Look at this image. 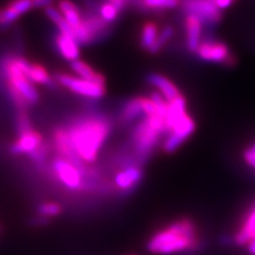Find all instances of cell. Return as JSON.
Masks as SVG:
<instances>
[{
	"instance_id": "obj_10",
	"label": "cell",
	"mask_w": 255,
	"mask_h": 255,
	"mask_svg": "<svg viewBox=\"0 0 255 255\" xmlns=\"http://www.w3.org/2000/svg\"><path fill=\"white\" fill-rule=\"evenodd\" d=\"M255 241V201L248 207L237 230L232 235V242L238 247H247Z\"/></svg>"
},
{
	"instance_id": "obj_17",
	"label": "cell",
	"mask_w": 255,
	"mask_h": 255,
	"mask_svg": "<svg viewBox=\"0 0 255 255\" xmlns=\"http://www.w3.org/2000/svg\"><path fill=\"white\" fill-rule=\"evenodd\" d=\"M147 81L149 82V84L156 87L157 91L164 96L167 101H171L182 95L175 84L163 75L155 73L149 74L147 76Z\"/></svg>"
},
{
	"instance_id": "obj_14",
	"label": "cell",
	"mask_w": 255,
	"mask_h": 255,
	"mask_svg": "<svg viewBox=\"0 0 255 255\" xmlns=\"http://www.w3.org/2000/svg\"><path fill=\"white\" fill-rule=\"evenodd\" d=\"M184 27L186 33V45L190 52L197 51L199 45L201 43L202 28L203 23L198 17L194 15H185L184 17Z\"/></svg>"
},
{
	"instance_id": "obj_15",
	"label": "cell",
	"mask_w": 255,
	"mask_h": 255,
	"mask_svg": "<svg viewBox=\"0 0 255 255\" xmlns=\"http://www.w3.org/2000/svg\"><path fill=\"white\" fill-rule=\"evenodd\" d=\"M17 63L20 66L21 70L25 73V75L28 77V79L32 83L43 84L47 86H53L54 82L50 78L49 74L47 73V70L38 64H31L25 59L17 58Z\"/></svg>"
},
{
	"instance_id": "obj_5",
	"label": "cell",
	"mask_w": 255,
	"mask_h": 255,
	"mask_svg": "<svg viewBox=\"0 0 255 255\" xmlns=\"http://www.w3.org/2000/svg\"><path fill=\"white\" fill-rule=\"evenodd\" d=\"M196 54L202 61L223 64L228 67L235 66L236 64V58L230 52L229 46L213 38L201 41Z\"/></svg>"
},
{
	"instance_id": "obj_25",
	"label": "cell",
	"mask_w": 255,
	"mask_h": 255,
	"mask_svg": "<svg viewBox=\"0 0 255 255\" xmlns=\"http://www.w3.org/2000/svg\"><path fill=\"white\" fill-rule=\"evenodd\" d=\"M62 213V206L55 202H45L37 207L38 216L50 218L59 216Z\"/></svg>"
},
{
	"instance_id": "obj_24",
	"label": "cell",
	"mask_w": 255,
	"mask_h": 255,
	"mask_svg": "<svg viewBox=\"0 0 255 255\" xmlns=\"http://www.w3.org/2000/svg\"><path fill=\"white\" fill-rule=\"evenodd\" d=\"M173 29L172 27L170 26H166L165 28H163V30L161 31V33H158L157 35V38L155 43L153 44V46L150 48L149 52L151 54H155L157 52L161 51L162 48L165 46V44L169 41V39L171 38V36L173 35Z\"/></svg>"
},
{
	"instance_id": "obj_27",
	"label": "cell",
	"mask_w": 255,
	"mask_h": 255,
	"mask_svg": "<svg viewBox=\"0 0 255 255\" xmlns=\"http://www.w3.org/2000/svg\"><path fill=\"white\" fill-rule=\"evenodd\" d=\"M243 157L246 164L255 170V142L251 143L244 150Z\"/></svg>"
},
{
	"instance_id": "obj_21",
	"label": "cell",
	"mask_w": 255,
	"mask_h": 255,
	"mask_svg": "<svg viewBox=\"0 0 255 255\" xmlns=\"http://www.w3.org/2000/svg\"><path fill=\"white\" fill-rule=\"evenodd\" d=\"M45 14L47 15V17L54 23V25H57L61 33L75 36L74 29L70 27V25L66 21V19L64 18V16L62 15L59 9L50 5L45 9Z\"/></svg>"
},
{
	"instance_id": "obj_18",
	"label": "cell",
	"mask_w": 255,
	"mask_h": 255,
	"mask_svg": "<svg viewBox=\"0 0 255 255\" xmlns=\"http://www.w3.org/2000/svg\"><path fill=\"white\" fill-rule=\"evenodd\" d=\"M70 66L78 77L87 80V81H92V82L106 85L105 77H103L101 74L97 73V71H95L87 63L81 60H76L70 63Z\"/></svg>"
},
{
	"instance_id": "obj_4",
	"label": "cell",
	"mask_w": 255,
	"mask_h": 255,
	"mask_svg": "<svg viewBox=\"0 0 255 255\" xmlns=\"http://www.w3.org/2000/svg\"><path fill=\"white\" fill-rule=\"evenodd\" d=\"M4 73L9 82L12 98L18 107H26V103H35L39 99L37 90L21 70L17 58L10 59L4 63Z\"/></svg>"
},
{
	"instance_id": "obj_26",
	"label": "cell",
	"mask_w": 255,
	"mask_h": 255,
	"mask_svg": "<svg viewBox=\"0 0 255 255\" xmlns=\"http://www.w3.org/2000/svg\"><path fill=\"white\" fill-rule=\"evenodd\" d=\"M98 13L103 20L107 21L108 23H111L116 20L121 11H119L114 4H112L110 1H108L99 6Z\"/></svg>"
},
{
	"instance_id": "obj_7",
	"label": "cell",
	"mask_w": 255,
	"mask_h": 255,
	"mask_svg": "<svg viewBox=\"0 0 255 255\" xmlns=\"http://www.w3.org/2000/svg\"><path fill=\"white\" fill-rule=\"evenodd\" d=\"M57 81L66 89L80 96L91 99H100L106 95V85L92 81H87L80 77L66 74H58L55 76Z\"/></svg>"
},
{
	"instance_id": "obj_9",
	"label": "cell",
	"mask_w": 255,
	"mask_h": 255,
	"mask_svg": "<svg viewBox=\"0 0 255 255\" xmlns=\"http://www.w3.org/2000/svg\"><path fill=\"white\" fill-rule=\"evenodd\" d=\"M52 169L55 177L62 184L70 190L81 189L83 184V172L66 158H55L52 163Z\"/></svg>"
},
{
	"instance_id": "obj_20",
	"label": "cell",
	"mask_w": 255,
	"mask_h": 255,
	"mask_svg": "<svg viewBox=\"0 0 255 255\" xmlns=\"http://www.w3.org/2000/svg\"><path fill=\"white\" fill-rule=\"evenodd\" d=\"M59 10L75 32L82 22V14L79 11L78 6L70 0H61L59 2Z\"/></svg>"
},
{
	"instance_id": "obj_11",
	"label": "cell",
	"mask_w": 255,
	"mask_h": 255,
	"mask_svg": "<svg viewBox=\"0 0 255 255\" xmlns=\"http://www.w3.org/2000/svg\"><path fill=\"white\" fill-rule=\"evenodd\" d=\"M143 177H145V172L141 166L131 164L125 166V168L115 175V184L123 193L130 194L140 184Z\"/></svg>"
},
{
	"instance_id": "obj_12",
	"label": "cell",
	"mask_w": 255,
	"mask_h": 255,
	"mask_svg": "<svg viewBox=\"0 0 255 255\" xmlns=\"http://www.w3.org/2000/svg\"><path fill=\"white\" fill-rule=\"evenodd\" d=\"M32 7H33L32 0H13L3 9H0V28L10 26Z\"/></svg>"
},
{
	"instance_id": "obj_28",
	"label": "cell",
	"mask_w": 255,
	"mask_h": 255,
	"mask_svg": "<svg viewBox=\"0 0 255 255\" xmlns=\"http://www.w3.org/2000/svg\"><path fill=\"white\" fill-rule=\"evenodd\" d=\"M17 128H18V133H19V134L26 133V132L32 130L30 121H29V118H28V116H27L26 113H20V114L18 115Z\"/></svg>"
},
{
	"instance_id": "obj_29",
	"label": "cell",
	"mask_w": 255,
	"mask_h": 255,
	"mask_svg": "<svg viewBox=\"0 0 255 255\" xmlns=\"http://www.w3.org/2000/svg\"><path fill=\"white\" fill-rule=\"evenodd\" d=\"M46 153H47L46 148L43 145H41L36 150H34L33 152L30 153L29 155L32 159H33L34 162H42L44 157H45V155H46Z\"/></svg>"
},
{
	"instance_id": "obj_23",
	"label": "cell",
	"mask_w": 255,
	"mask_h": 255,
	"mask_svg": "<svg viewBox=\"0 0 255 255\" xmlns=\"http://www.w3.org/2000/svg\"><path fill=\"white\" fill-rule=\"evenodd\" d=\"M158 35V29L156 23L148 21L143 25L140 33V46L143 50L149 51L150 48L153 46Z\"/></svg>"
},
{
	"instance_id": "obj_13",
	"label": "cell",
	"mask_w": 255,
	"mask_h": 255,
	"mask_svg": "<svg viewBox=\"0 0 255 255\" xmlns=\"http://www.w3.org/2000/svg\"><path fill=\"white\" fill-rule=\"evenodd\" d=\"M42 135L30 130L26 133L19 134L18 139L16 140L10 148L13 154H30L42 145Z\"/></svg>"
},
{
	"instance_id": "obj_30",
	"label": "cell",
	"mask_w": 255,
	"mask_h": 255,
	"mask_svg": "<svg viewBox=\"0 0 255 255\" xmlns=\"http://www.w3.org/2000/svg\"><path fill=\"white\" fill-rule=\"evenodd\" d=\"M234 2V0H215V3L220 10L228 9V7Z\"/></svg>"
},
{
	"instance_id": "obj_19",
	"label": "cell",
	"mask_w": 255,
	"mask_h": 255,
	"mask_svg": "<svg viewBox=\"0 0 255 255\" xmlns=\"http://www.w3.org/2000/svg\"><path fill=\"white\" fill-rule=\"evenodd\" d=\"M143 115V111L141 107L140 97H135L128 100L121 112V121L123 124L128 125L136 121L138 117ZM145 116V115H143Z\"/></svg>"
},
{
	"instance_id": "obj_32",
	"label": "cell",
	"mask_w": 255,
	"mask_h": 255,
	"mask_svg": "<svg viewBox=\"0 0 255 255\" xmlns=\"http://www.w3.org/2000/svg\"><path fill=\"white\" fill-rule=\"evenodd\" d=\"M131 255H135V254H131Z\"/></svg>"
},
{
	"instance_id": "obj_16",
	"label": "cell",
	"mask_w": 255,
	"mask_h": 255,
	"mask_svg": "<svg viewBox=\"0 0 255 255\" xmlns=\"http://www.w3.org/2000/svg\"><path fill=\"white\" fill-rule=\"evenodd\" d=\"M55 45L62 57L68 62L79 60L80 57V44L75 36L60 33L55 37Z\"/></svg>"
},
{
	"instance_id": "obj_22",
	"label": "cell",
	"mask_w": 255,
	"mask_h": 255,
	"mask_svg": "<svg viewBox=\"0 0 255 255\" xmlns=\"http://www.w3.org/2000/svg\"><path fill=\"white\" fill-rule=\"evenodd\" d=\"M134 2L143 10L162 11L177 7L181 0H134Z\"/></svg>"
},
{
	"instance_id": "obj_6",
	"label": "cell",
	"mask_w": 255,
	"mask_h": 255,
	"mask_svg": "<svg viewBox=\"0 0 255 255\" xmlns=\"http://www.w3.org/2000/svg\"><path fill=\"white\" fill-rule=\"evenodd\" d=\"M182 7L185 15H194L207 26L217 25L222 17L215 0H182Z\"/></svg>"
},
{
	"instance_id": "obj_8",
	"label": "cell",
	"mask_w": 255,
	"mask_h": 255,
	"mask_svg": "<svg viewBox=\"0 0 255 255\" xmlns=\"http://www.w3.org/2000/svg\"><path fill=\"white\" fill-rule=\"evenodd\" d=\"M196 131V122L194 118L187 115L175 126L164 138L162 149L165 153H173L184 143Z\"/></svg>"
},
{
	"instance_id": "obj_31",
	"label": "cell",
	"mask_w": 255,
	"mask_h": 255,
	"mask_svg": "<svg viewBox=\"0 0 255 255\" xmlns=\"http://www.w3.org/2000/svg\"><path fill=\"white\" fill-rule=\"evenodd\" d=\"M109 1L112 4H114L119 11H122L123 9H125V6L128 4L129 0H109Z\"/></svg>"
},
{
	"instance_id": "obj_1",
	"label": "cell",
	"mask_w": 255,
	"mask_h": 255,
	"mask_svg": "<svg viewBox=\"0 0 255 255\" xmlns=\"http://www.w3.org/2000/svg\"><path fill=\"white\" fill-rule=\"evenodd\" d=\"M146 247L153 254L194 255L203 249L204 243L199 234L196 221L189 217H182L156 231L147 242Z\"/></svg>"
},
{
	"instance_id": "obj_2",
	"label": "cell",
	"mask_w": 255,
	"mask_h": 255,
	"mask_svg": "<svg viewBox=\"0 0 255 255\" xmlns=\"http://www.w3.org/2000/svg\"><path fill=\"white\" fill-rule=\"evenodd\" d=\"M109 119L100 116L80 118L65 129L70 149L84 163L94 162L111 133Z\"/></svg>"
},
{
	"instance_id": "obj_3",
	"label": "cell",
	"mask_w": 255,
	"mask_h": 255,
	"mask_svg": "<svg viewBox=\"0 0 255 255\" xmlns=\"http://www.w3.org/2000/svg\"><path fill=\"white\" fill-rule=\"evenodd\" d=\"M163 136H166L165 116L159 113L145 116L133 128L131 141L134 148L135 161L138 165L141 166L148 161Z\"/></svg>"
}]
</instances>
